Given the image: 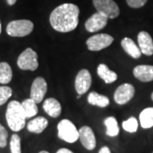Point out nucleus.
<instances>
[{
  "instance_id": "28",
  "label": "nucleus",
  "mask_w": 153,
  "mask_h": 153,
  "mask_svg": "<svg viewBox=\"0 0 153 153\" xmlns=\"http://www.w3.org/2000/svg\"><path fill=\"white\" fill-rule=\"evenodd\" d=\"M128 5L134 9L141 8L147 3V0H126Z\"/></svg>"
},
{
  "instance_id": "16",
  "label": "nucleus",
  "mask_w": 153,
  "mask_h": 153,
  "mask_svg": "<svg viewBox=\"0 0 153 153\" xmlns=\"http://www.w3.org/2000/svg\"><path fill=\"white\" fill-rule=\"evenodd\" d=\"M121 45L126 53L134 59H139L142 55L139 46L135 44L131 38H124L121 41Z\"/></svg>"
},
{
  "instance_id": "1",
  "label": "nucleus",
  "mask_w": 153,
  "mask_h": 153,
  "mask_svg": "<svg viewBox=\"0 0 153 153\" xmlns=\"http://www.w3.org/2000/svg\"><path fill=\"white\" fill-rule=\"evenodd\" d=\"M79 8L73 4H63L51 12L49 22L55 31L69 33L78 25Z\"/></svg>"
},
{
  "instance_id": "32",
  "label": "nucleus",
  "mask_w": 153,
  "mask_h": 153,
  "mask_svg": "<svg viewBox=\"0 0 153 153\" xmlns=\"http://www.w3.org/2000/svg\"><path fill=\"white\" fill-rule=\"evenodd\" d=\"M39 153H49L48 152H46V151H42V152H40Z\"/></svg>"
},
{
  "instance_id": "30",
  "label": "nucleus",
  "mask_w": 153,
  "mask_h": 153,
  "mask_svg": "<svg viewBox=\"0 0 153 153\" xmlns=\"http://www.w3.org/2000/svg\"><path fill=\"white\" fill-rule=\"evenodd\" d=\"M56 153H73V152H71V150H69V149H66V148H61V149H60V150H58Z\"/></svg>"
},
{
  "instance_id": "25",
  "label": "nucleus",
  "mask_w": 153,
  "mask_h": 153,
  "mask_svg": "<svg viewBox=\"0 0 153 153\" xmlns=\"http://www.w3.org/2000/svg\"><path fill=\"white\" fill-rule=\"evenodd\" d=\"M10 152L11 153H22V146H21V138L15 134L11 136L10 140Z\"/></svg>"
},
{
  "instance_id": "14",
  "label": "nucleus",
  "mask_w": 153,
  "mask_h": 153,
  "mask_svg": "<svg viewBox=\"0 0 153 153\" xmlns=\"http://www.w3.org/2000/svg\"><path fill=\"white\" fill-rule=\"evenodd\" d=\"M134 76L143 82L153 81V66L140 65L134 68Z\"/></svg>"
},
{
  "instance_id": "5",
  "label": "nucleus",
  "mask_w": 153,
  "mask_h": 153,
  "mask_svg": "<svg viewBox=\"0 0 153 153\" xmlns=\"http://www.w3.org/2000/svg\"><path fill=\"white\" fill-rule=\"evenodd\" d=\"M17 65L22 70L35 71L38 67L37 53L31 48L25 49L18 57Z\"/></svg>"
},
{
  "instance_id": "2",
  "label": "nucleus",
  "mask_w": 153,
  "mask_h": 153,
  "mask_svg": "<svg viewBox=\"0 0 153 153\" xmlns=\"http://www.w3.org/2000/svg\"><path fill=\"white\" fill-rule=\"evenodd\" d=\"M6 121L11 130L18 132L26 125V115L22 108V103L16 100L10 101L6 111Z\"/></svg>"
},
{
  "instance_id": "22",
  "label": "nucleus",
  "mask_w": 153,
  "mask_h": 153,
  "mask_svg": "<svg viewBox=\"0 0 153 153\" xmlns=\"http://www.w3.org/2000/svg\"><path fill=\"white\" fill-rule=\"evenodd\" d=\"M22 105L27 118L33 117L38 113V109L37 106V103L31 98L25 100L22 103Z\"/></svg>"
},
{
  "instance_id": "34",
  "label": "nucleus",
  "mask_w": 153,
  "mask_h": 153,
  "mask_svg": "<svg viewBox=\"0 0 153 153\" xmlns=\"http://www.w3.org/2000/svg\"><path fill=\"white\" fill-rule=\"evenodd\" d=\"M151 97H152V100H153V92H152V96H151Z\"/></svg>"
},
{
  "instance_id": "9",
  "label": "nucleus",
  "mask_w": 153,
  "mask_h": 153,
  "mask_svg": "<svg viewBox=\"0 0 153 153\" xmlns=\"http://www.w3.org/2000/svg\"><path fill=\"white\" fill-rule=\"evenodd\" d=\"M48 86L47 82L44 77L38 76L34 79L31 87V93L30 98L33 100L37 104L40 103L45 96V94L47 92Z\"/></svg>"
},
{
  "instance_id": "18",
  "label": "nucleus",
  "mask_w": 153,
  "mask_h": 153,
  "mask_svg": "<svg viewBox=\"0 0 153 153\" xmlns=\"http://www.w3.org/2000/svg\"><path fill=\"white\" fill-rule=\"evenodd\" d=\"M99 76L104 80L105 83H112L117 79V75L115 71L110 70L109 67L105 64H100L97 67Z\"/></svg>"
},
{
  "instance_id": "11",
  "label": "nucleus",
  "mask_w": 153,
  "mask_h": 153,
  "mask_svg": "<svg viewBox=\"0 0 153 153\" xmlns=\"http://www.w3.org/2000/svg\"><path fill=\"white\" fill-rule=\"evenodd\" d=\"M108 18L104 15L96 12L85 22V28L89 33H95L103 29L107 24Z\"/></svg>"
},
{
  "instance_id": "26",
  "label": "nucleus",
  "mask_w": 153,
  "mask_h": 153,
  "mask_svg": "<svg viewBox=\"0 0 153 153\" xmlns=\"http://www.w3.org/2000/svg\"><path fill=\"white\" fill-rule=\"evenodd\" d=\"M12 95V89L8 86L0 87V105L6 103V101L10 98Z\"/></svg>"
},
{
  "instance_id": "21",
  "label": "nucleus",
  "mask_w": 153,
  "mask_h": 153,
  "mask_svg": "<svg viewBox=\"0 0 153 153\" xmlns=\"http://www.w3.org/2000/svg\"><path fill=\"white\" fill-rule=\"evenodd\" d=\"M104 124L106 128V134L110 137L117 136L119 134V126L117 121L114 117H106L104 121Z\"/></svg>"
},
{
  "instance_id": "31",
  "label": "nucleus",
  "mask_w": 153,
  "mask_h": 153,
  "mask_svg": "<svg viewBox=\"0 0 153 153\" xmlns=\"http://www.w3.org/2000/svg\"><path fill=\"white\" fill-rule=\"evenodd\" d=\"M16 0H7V3L9 5H14L16 4Z\"/></svg>"
},
{
  "instance_id": "13",
  "label": "nucleus",
  "mask_w": 153,
  "mask_h": 153,
  "mask_svg": "<svg viewBox=\"0 0 153 153\" xmlns=\"http://www.w3.org/2000/svg\"><path fill=\"white\" fill-rule=\"evenodd\" d=\"M138 44L142 54L147 56L153 55V40L147 32L141 31L138 34Z\"/></svg>"
},
{
  "instance_id": "24",
  "label": "nucleus",
  "mask_w": 153,
  "mask_h": 153,
  "mask_svg": "<svg viewBox=\"0 0 153 153\" xmlns=\"http://www.w3.org/2000/svg\"><path fill=\"white\" fill-rule=\"evenodd\" d=\"M122 126L125 131L129 133H135L138 129V121L135 117H131L128 120L123 122Z\"/></svg>"
},
{
  "instance_id": "27",
  "label": "nucleus",
  "mask_w": 153,
  "mask_h": 153,
  "mask_svg": "<svg viewBox=\"0 0 153 153\" xmlns=\"http://www.w3.org/2000/svg\"><path fill=\"white\" fill-rule=\"evenodd\" d=\"M7 139H8V132L5 128L0 123V147H5L7 145Z\"/></svg>"
},
{
  "instance_id": "12",
  "label": "nucleus",
  "mask_w": 153,
  "mask_h": 153,
  "mask_svg": "<svg viewBox=\"0 0 153 153\" xmlns=\"http://www.w3.org/2000/svg\"><path fill=\"white\" fill-rule=\"evenodd\" d=\"M79 140L82 145L88 151H92L96 146V139L93 130L88 126H83L79 130Z\"/></svg>"
},
{
  "instance_id": "20",
  "label": "nucleus",
  "mask_w": 153,
  "mask_h": 153,
  "mask_svg": "<svg viewBox=\"0 0 153 153\" xmlns=\"http://www.w3.org/2000/svg\"><path fill=\"white\" fill-rule=\"evenodd\" d=\"M140 122L143 128L153 127V107L144 109L140 114Z\"/></svg>"
},
{
  "instance_id": "6",
  "label": "nucleus",
  "mask_w": 153,
  "mask_h": 153,
  "mask_svg": "<svg viewBox=\"0 0 153 153\" xmlns=\"http://www.w3.org/2000/svg\"><path fill=\"white\" fill-rule=\"evenodd\" d=\"M97 12L104 15L108 19H114L119 16L120 10L113 0H93Z\"/></svg>"
},
{
  "instance_id": "7",
  "label": "nucleus",
  "mask_w": 153,
  "mask_h": 153,
  "mask_svg": "<svg viewBox=\"0 0 153 153\" xmlns=\"http://www.w3.org/2000/svg\"><path fill=\"white\" fill-rule=\"evenodd\" d=\"M114 38L111 35L100 33L96 34L88 39L86 41L88 49L90 51H99L101 49H105L109 47L111 44H112Z\"/></svg>"
},
{
  "instance_id": "10",
  "label": "nucleus",
  "mask_w": 153,
  "mask_h": 153,
  "mask_svg": "<svg viewBox=\"0 0 153 153\" xmlns=\"http://www.w3.org/2000/svg\"><path fill=\"white\" fill-rule=\"evenodd\" d=\"M91 83L92 77L89 71L86 69H82L78 71L75 80V88L78 94L82 95L88 92L91 86Z\"/></svg>"
},
{
  "instance_id": "4",
  "label": "nucleus",
  "mask_w": 153,
  "mask_h": 153,
  "mask_svg": "<svg viewBox=\"0 0 153 153\" xmlns=\"http://www.w3.org/2000/svg\"><path fill=\"white\" fill-rule=\"evenodd\" d=\"M58 137L67 143H74L79 140V131L71 121L63 119L58 123Z\"/></svg>"
},
{
  "instance_id": "17",
  "label": "nucleus",
  "mask_w": 153,
  "mask_h": 153,
  "mask_svg": "<svg viewBox=\"0 0 153 153\" xmlns=\"http://www.w3.org/2000/svg\"><path fill=\"white\" fill-rule=\"evenodd\" d=\"M49 124L48 120L44 117H38L27 123L28 131L34 134H41Z\"/></svg>"
},
{
  "instance_id": "35",
  "label": "nucleus",
  "mask_w": 153,
  "mask_h": 153,
  "mask_svg": "<svg viewBox=\"0 0 153 153\" xmlns=\"http://www.w3.org/2000/svg\"><path fill=\"white\" fill-rule=\"evenodd\" d=\"M152 153H153V152H152Z\"/></svg>"
},
{
  "instance_id": "19",
  "label": "nucleus",
  "mask_w": 153,
  "mask_h": 153,
  "mask_svg": "<svg viewBox=\"0 0 153 153\" xmlns=\"http://www.w3.org/2000/svg\"><path fill=\"white\" fill-rule=\"evenodd\" d=\"M88 102L92 105H96L99 107H105L110 103L109 99L105 95L100 94L97 92H91L88 96Z\"/></svg>"
},
{
  "instance_id": "23",
  "label": "nucleus",
  "mask_w": 153,
  "mask_h": 153,
  "mask_svg": "<svg viewBox=\"0 0 153 153\" xmlns=\"http://www.w3.org/2000/svg\"><path fill=\"white\" fill-rule=\"evenodd\" d=\"M12 79V69L7 62L0 63V83L7 84Z\"/></svg>"
},
{
  "instance_id": "8",
  "label": "nucleus",
  "mask_w": 153,
  "mask_h": 153,
  "mask_svg": "<svg viewBox=\"0 0 153 153\" xmlns=\"http://www.w3.org/2000/svg\"><path fill=\"white\" fill-rule=\"evenodd\" d=\"M135 93L134 87L130 83H123L116 89L114 100L118 105H125L131 100Z\"/></svg>"
},
{
  "instance_id": "3",
  "label": "nucleus",
  "mask_w": 153,
  "mask_h": 153,
  "mask_svg": "<svg viewBox=\"0 0 153 153\" xmlns=\"http://www.w3.org/2000/svg\"><path fill=\"white\" fill-rule=\"evenodd\" d=\"M34 25L29 20H16L10 22L7 27L6 32L11 37H26L33 32Z\"/></svg>"
},
{
  "instance_id": "29",
  "label": "nucleus",
  "mask_w": 153,
  "mask_h": 153,
  "mask_svg": "<svg viewBox=\"0 0 153 153\" xmlns=\"http://www.w3.org/2000/svg\"><path fill=\"white\" fill-rule=\"evenodd\" d=\"M99 153H111V150L107 146H103L102 148H100V150L99 151Z\"/></svg>"
},
{
  "instance_id": "33",
  "label": "nucleus",
  "mask_w": 153,
  "mask_h": 153,
  "mask_svg": "<svg viewBox=\"0 0 153 153\" xmlns=\"http://www.w3.org/2000/svg\"><path fill=\"white\" fill-rule=\"evenodd\" d=\"M1 32H2V27H1V22H0V34H1Z\"/></svg>"
},
{
  "instance_id": "15",
  "label": "nucleus",
  "mask_w": 153,
  "mask_h": 153,
  "mask_svg": "<svg viewBox=\"0 0 153 153\" xmlns=\"http://www.w3.org/2000/svg\"><path fill=\"white\" fill-rule=\"evenodd\" d=\"M43 107L45 112L51 117H58L61 113V105L56 99H46L44 102Z\"/></svg>"
}]
</instances>
